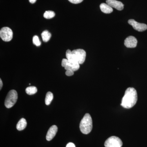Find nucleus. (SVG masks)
Segmentation results:
<instances>
[{
	"mask_svg": "<svg viewBox=\"0 0 147 147\" xmlns=\"http://www.w3.org/2000/svg\"><path fill=\"white\" fill-rule=\"evenodd\" d=\"M100 10L103 13H110L113 12V9L111 7L108 5L107 3H102L100 5Z\"/></svg>",
	"mask_w": 147,
	"mask_h": 147,
	"instance_id": "nucleus-12",
	"label": "nucleus"
},
{
	"mask_svg": "<svg viewBox=\"0 0 147 147\" xmlns=\"http://www.w3.org/2000/svg\"><path fill=\"white\" fill-rule=\"evenodd\" d=\"M86 51L83 49H78L76 50H67L66 57L68 60L74 61L78 62L79 64L84 63L86 58Z\"/></svg>",
	"mask_w": 147,
	"mask_h": 147,
	"instance_id": "nucleus-2",
	"label": "nucleus"
},
{
	"mask_svg": "<svg viewBox=\"0 0 147 147\" xmlns=\"http://www.w3.org/2000/svg\"><path fill=\"white\" fill-rule=\"evenodd\" d=\"M106 3L112 8H115L118 10H122L123 9L124 5L119 1L116 0H106Z\"/></svg>",
	"mask_w": 147,
	"mask_h": 147,
	"instance_id": "nucleus-9",
	"label": "nucleus"
},
{
	"mask_svg": "<svg viewBox=\"0 0 147 147\" xmlns=\"http://www.w3.org/2000/svg\"><path fill=\"white\" fill-rule=\"evenodd\" d=\"M18 99V94L15 90H11L9 92L5 101V105L7 108H11L15 105Z\"/></svg>",
	"mask_w": 147,
	"mask_h": 147,
	"instance_id": "nucleus-4",
	"label": "nucleus"
},
{
	"mask_svg": "<svg viewBox=\"0 0 147 147\" xmlns=\"http://www.w3.org/2000/svg\"><path fill=\"white\" fill-rule=\"evenodd\" d=\"M67 61L68 60L67 59H63L62 61L61 65L63 67H65L67 63Z\"/></svg>",
	"mask_w": 147,
	"mask_h": 147,
	"instance_id": "nucleus-21",
	"label": "nucleus"
},
{
	"mask_svg": "<svg viewBox=\"0 0 147 147\" xmlns=\"http://www.w3.org/2000/svg\"><path fill=\"white\" fill-rule=\"evenodd\" d=\"M64 67L66 70H70L73 71H76L80 68V64L77 62L68 60L66 65Z\"/></svg>",
	"mask_w": 147,
	"mask_h": 147,
	"instance_id": "nucleus-10",
	"label": "nucleus"
},
{
	"mask_svg": "<svg viewBox=\"0 0 147 147\" xmlns=\"http://www.w3.org/2000/svg\"><path fill=\"white\" fill-rule=\"evenodd\" d=\"M27 123L26 119L24 118L21 119L16 125V128L19 131L24 130L26 127Z\"/></svg>",
	"mask_w": 147,
	"mask_h": 147,
	"instance_id": "nucleus-13",
	"label": "nucleus"
},
{
	"mask_svg": "<svg viewBox=\"0 0 147 147\" xmlns=\"http://www.w3.org/2000/svg\"><path fill=\"white\" fill-rule=\"evenodd\" d=\"M26 92L28 95L34 94L37 92V89L35 86L28 87L26 89Z\"/></svg>",
	"mask_w": 147,
	"mask_h": 147,
	"instance_id": "nucleus-16",
	"label": "nucleus"
},
{
	"mask_svg": "<svg viewBox=\"0 0 147 147\" xmlns=\"http://www.w3.org/2000/svg\"><path fill=\"white\" fill-rule=\"evenodd\" d=\"M92 120L90 115L87 113L84 115L80 123V130L83 134H88L92 129Z\"/></svg>",
	"mask_w": 147,
	"mask_h": 147,
	"instance_id": "nucleus-3",
	"label": "nucleus"
},
{
	"mask_svg": "<svg viewBox=\"0 0 147 147\" xmlns=\"http://www.w3.org/2000/svg\"><path fill=\"white\" fill-rule=\"evenodd\" d=\"M70 3L73 4H79L82 3L84 0H68Z\"/></svg>",
	"mask_w": 147,
	"mask_h": 147,
	"instance_id": "nucleus-20",
	"label": "nucleus"
},
{
	"mask_svg": "<svg viewBox=\"0 0 147 147\" xmlns=\"http://www.w3.org/2000/svg\"><path fill=\"white\" fill-rule=\"evenodd\" d=\"M65 74L67 76H71L74 74V71L70 70H67L65 72Z\"/></svg>",
	"mask_w": 147,
	"mask_h": 147,
	"instance_id": "nucleus-19",
	"label": "nucleus"
},
{
	"mask_svg": "<svg viewBox=\"0 0 147 147\" xmlns=\"http://www.w3.org/2000/svg\"><path fill=\"white\" fill-rule=\"evenodd\" d=\"M128 24L133 27V28L139 32H143L147 29V26L146 24H141L135 21L134 19H129Z\"/></svg>",
	"mask_w": 147,
	"mask_h": 147,
	"instance_id": "nucleus-7",
	"label": "nucleus"
},
{
	"mask_svg": "<svg viewBox=\"0 0 147 147\" xmlns=\"http://www.w3.org/2000/svg\"><path fill=\"white\" fill-rule=\"evenodd\" d=\"M55 13L52 11H47L43 14L44 18L46 19H51L55 17Z\"/></svg>",
	"mask_w": 147,
	"mask_h": 147,
	"instance_id": "nucleus-17",
	"label": "nucleus"
},
{
	"mask_svg": "<svg viewBox=\"0 0 147 147\" xmlns=\"http://www.w3.org/2000/svg\"><path fill=\"white\" fill-rule=\"evenodd\" d=\"M33 42L36 46H39L41 45V42L40 41L39 38L37 36H34L33 38Z\"/></svg>",
	"mask_w": 147,
	"mask_h": 147,
	"instance_id": "nucleus-18",
	"label": "nucleus"
},
{
	"mask_svg": "<svg viewBox=\"0 0 147 147\" xmlns=\"http://www.w3.org/2000/svg\"><path fill=\"white\" fill-rule=\"evenodd\" d=\"M3 87V82L1 79H0V90H1Z\"/></svg>",
	"mask_w": 147,
	"mask_h": 147,
	"instance_id": "nucleus-23",
	"label": "nucleus"
},
{
	"mask_svg": "<svg viewBox=\"0 0 147 147\" xmlns=\"http://www.w3.org/2000/svg\"><path fill=\"white\" fill-rule=\"evenodd\" d=\"M137 40L135 37L129 36L125 40L124 45L127 48H134L137 45Z\"/></svg>",
	"mask_w": 147,
	"mask_h": 147,
	"instance_id": "nucleus-8",
	"label": "nucleus"
},
{
	"mask_svg": "<svg viewBox=\"0 0 147 147\" xmlns=\"http://www.w3.org/2000/svg\"><path fill=\"white\" fill-rule=\"evenodd\" d=\"M29 2L31 3H34L36 2V0H29Z\"/></svg>",
	"mask_w": 147,
	"mask_h": 147,
	"instance_id": "nucleus-24",
	"label": "nucleus"
},
{
	"mask_svg": "<svg viewBox=\"0 0 147 147\" xmlns=\"http://www.w3.org/2000/svg\"><path fill=\"white\" fill-rule=\"evenodd\" d=\"M13 32L8 27H4L0 31V37L3 41L9 42L13 38Z\"/></svg>",
	"mask_w": 147,
	"mask_h": 147,
	"instance_id": "nucleus-6",
	"label": "nucleus"
},
{
	"mask_svg": "<svg viewBox=\"0 0 147 147\" xmlns=\"http://www.w3.org/2000/svg\"><path fill=\"white\" fill-rule=\"evenodd\" d=\"M66 147H75V146L73 143H69L67 145Z\"/></svg>",
	"mask_w": 147,
	"mask_h": 147,
	"instance_id": "nucleus-22",
	"label": "nucleus"
},
{
	"mask_svg": "<svg viewBox=\"0 0 147 147\" xmlns=\"http://www.w3.org/2000/svg\"><path fill=\"white\" fill-rule=\"evenodd\" d=\"M41 36L42 40L44 42H48L51 37V34L48 31L45 30L43 31L41 34Z\"/></svg>",
	"mask_w": 147,
	"mask_h": 147,
	"instance_id": "nucleus-14",
	"label": "nucleus"
},
{
	"mask_svg": "<svg viewBox=\"0 0 147 147\" xmlns=\"http://www.w3.org/2000/svg\"><path fill=\"white\" fill-rule=\"evenodd\" d=\"M53 94L51 92H47L46 94V96L45 98V103L46 105H49L53 100Z\"/></svg>",
	"mask_w": 147,
	"mask_h": 147,
	"instance_id": "nucleus-15",
	"label": "nucleus"
},
{
	"mask_svg": "<svg viewBox=\"0 0 147 147\" xmlns=\"http://www.w3.org/2000/svg\"><path fill=\"white\" fill-rule=\"evenodd\" d=\"M58 131V127L57 125H53L47 131L46 135L47 141H50L54 138Z\"/></svg>",
	"mask_w": 147,
	"mask_h": 147,
	"instance_id": "nucleus-11",
	"label": "nucleus"
},
{
	"mask_svg": "<svg viewBox=\"0 0 147 147\" xmlns=\"http://www.w3.org/2000/svg\"><path fill=\"white\" fill-rule=\"evenodd\" d=\"M123 142L118 137L112 136L106 140L104 144L105 147H121Z\"/></svg>",
	"mask_w": 147,
	"mask_h": 147,
	"instance_id": "nucleus-5",
	"label": "nucleus"
},
{
	"mask_svg": "<svg viewBox=\"0 0 147 147\" xmlns=\"http://www.w3.org/2000/svg\"><path fill=\"white\" fill-rule=\"evenodd\" d=\"M138 96L136 90L133 88H128L125 90L121 105L124 108L129 109L137 103Z\"/></svg>",
	"mask_w": 147,
	"mask_h": 147,
	"instance_id": "nucleus-1",
	"label": "nucleus"
}]
</instances>
